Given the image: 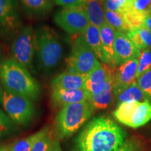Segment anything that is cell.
Here are the masks:
<instances>
[{"instance_id":"6da1fadb","label":"cell","mask_w":151,"mask_h":151,"mask_svg":"<svg viewBox=\"0 0 151 151\" xmlns=\"http://www.w3.org/2000/svg\"><path fill=\"white\" fill-rule=\"evenodd\" d=\"M125 134L110 118H93L74 141L73 151H116L124 142Z\"/></svg>"},{"instance_id":"7a4b0ae2","label":"cell","mask_w":151,"mask_h":151,"mask_svg":"<svg viewBox=\"0 0 151 151\" xmlns=\"http://www.w3.org/2000/svg\"><path fill=\"white\" fill-rule=\"evenodd\" d=\"M0 82L12 93L36 101L41 95V86L28 69L12 59L0 61Z\"/></svg>"},{"instance_id":"3957f363","label":"cell","mask_w":151,"mask_h":151,"mask_svg":"<svg viewBox=\"0 0 151 151\" xmlns=\"http://www.w3.org/2000/svg\"><path fill=\"white\" fill-rule=\"evenodd\" d=\"M36 55L41 70H53L61 61L63 47L59 37L52 28L41 25L35 30Z\"/></svg>"},{"instance_id":"277c9868","label":"cell","mask_w":151,"mask_h":151,"mask_svg":"<svg viewBox=\"0 0 151 151\" xmlns=\"http://www.w3.org/2000/svg\"><path fill=\"white\" fill-rule=\"evenodd\" d=\"M94 110L88 101L69 104L62 108L55 122L58 137L64 139L75 134L88 121Z\"/></svg>"},{"instance_id":"5b68a950","label":"cell","mask_w":151,"mask_h":151,"mask_svg":"<svg viewBox=\"0 0 151 151\" xmlns=\"http://www.w3.org/2000/svg\"><path fill=\"white\" fill-rule=\"evenodd\" d=\"M0 104L9 118L20 125H27L35 116V106L32 100L7 91L3 87L0 90Z\"/></svg>"},{"instance_id":"8992f818","label":"cell","mask_w":151,"mask_h":151,"mask_svg":"<svg viewBox=\"0 0 151 151\" xmlns=\"http://www.w3.org/2000/svg\"><path fill=\"white\" fill-rule=\"evenodd\" d=\"M99 62L97 56L88 46L82 35H78L73 41L70 54L67 58V71L88 75Z\"/></svg>"},{"instance_id":"52a82bcc","label":"cell","mask_w":151,"mask_h":151,"mask_svg":"<svg viewBox=\"0 0 151 151\" xmlns=\"http://www.w3.org/2000/svg\"><path fill=\"white\" fill-rule=\"evenodd\" d=\"M36 54L35 30L28 25L20 30L11 45V59L26 68L32 69Z\"/></svg>"},{"instance_id":"ba28073f","label":"cell","mask_w":151,"mask_h":151,"mask_svg":"<svg viewBox=\"0 0 151 151\" xmlns=\"http://www.w3.org/2000/svg\"><path fill=\"white\" fill-rule=\"evenodd\" d=\"M53 19L62 29L71 35H82L90 24L82 6L64 7L57 11Z\"/></svg>"},{"instance_id":"9c48e42d","label":"cell","mask_w":151,"mask_h":151,"mask_svg":"<svg viewBox=\"0 0 151 151\" xmlns=\"http://www.w3.org/2000/svg\"><path fill=\"white\" fill-rule=\"evenodd\" d=\"M114 52L116 67L120 66L129 60L137 59L141 55V51L132 43L127 34L120 32H116Z\"/></svg>"},{"instance_id":"30bf717a","label":"cell","mask_w":151,"mask_h":151,"mask_svg":"<svg viewBox=\"0 0 151 151\" xmlns=\"http://www.w3.org/2000/svg\"><path fill=\"white\" fill-rule=\"evenodd\" d=\"M139 65L138 59H133L124 62L116 69L113 86V95L116 96L122 90L135 82Z\"/></svg>"},{"instance_id":"8fae6325","label":"cell","mask_w":151,"mask_h":151,"mask_svg":"<svg viewBox=\"0 0 151 151\" xmlns=\"http://www.w3.org/2000/svg\"><path fill=\"white\" fill-rule=\"evenodd\" d=\"M90 94L84 88L75 90H52L51 101L54 106H64L76 103L88 101Z\"/></svg>"},{"instance_id":"7c38bea8","label":"cell","mask_w":151,"mask_h":151,"mask_svg":"<svg viewBox=\"0 0 151 151\" xmlns=\"http://www.w3.org/2000/svg\"><path fill=\"white\" fill-rule=\"evenodd\" d=\"M88 78V75H83L71 71H65L51 81L50 86L52 90L83 89Z\"/></svg>"},{"instance_id":"4fadbf2b","label":"cell","mask_w":151,"mask_h":151,"mask_svg":"<svg viewBox=\"0 0 151 151\" xmlns=\"http://www.w3.org/2000/svg\"><path fill=\"white\" fill-rule=\"evenodd\" d=\"M116 73V67L109 66L108 70V79L104 90L97 94H90L88 101L92 105L94 109H105L110 106L113 100V86Z\"/></svg>"},{"instance_id":"5bb4252c","label":"cell","mask_w":151,"mask_h":151,"mask_svg":"<svg viewBox=\"0 0 151 151\" xmlns=\"http://www.w3.org/2000/svg\"><path fill=\"white\" fill-rule=\"evenodd\" d=\"M109 67V65L99 62L88 75L84 89L90 94H99L104 90L108 79Z\"/></svg>"},{"instance_id":"9a60e30c","label":"cell","mask_w":151,"mask_h":151,"mask_svg":"<svg viewBox=\"0 0 151 151\" xmlns=\"http://www.w3.org/2000/svg\"><path fill=\"white\" fill-rule=\"evenodd\" d=\"M99 29L104 57L103 63L111 67H116L114 41L116 31L107 22L103 24Z\"/></svg>"},{"instance_id":"2e32d148","label":"cell","mask_w":151,"mask_h":151,"mask_svg":"<svg viewBox=\"0 0 151 151\" xmlns=\"http://www.w3.org/2000/svg\"><path fill=\"white\" fill-rule=\"evenodd\" d=\"M20 23L14 0H0V28L5 31L16 30Z\"/></svg>"},{"instance_id":"e0dca14e","label":"cell","mask_w":151,"mask_h":151,"mask_svg":"<svg viewBox=\"0 0 151 151\" xmlns=\"http://www.w3.org/2000/svg\"><path fill=\"white\" fill-rule=\"evenodd\" d=\"M90 24L101 27L106 23L103 1L99 0H86L82 5Z\"/></svg>"},{"instance_id":"ac0fdd59","label":"cell","mask_w":151,"mask_h":151,"mask_svg":"<svg viewBox=\"0 0 151 151\" xmlns=\"http://www.w3.org/2000/svg\"><path fill=\"white\" fill-rule=\"evenodd\" d=\"M81 35L88 46L91 48V50L94 52L98 59L103 62L104 57L102 48H101L99 27L92 24H90L84 33Z\"/></svg>"},{"instance_id":"d6986e66","label":"cell","mask_w":151,"mask_h":151,"mask_svg":"<svg viewBox=\"0 0 151 151\" xmlns=\"http://www.w3.org/2000/svg\"><path fill=\"white\" fill-rule=\"evenodd\" d=\"M117 104H120L124 102H130V101H143L148 100L143 92L139 88L137 81H135L133 83L122 90L118 94L114 96Z\"/></svg>"},{"instance_id":"ffe728a7","label":"cell","mask_w":151,"mask_h":151,"mask_svg":"<svg viewBox=\"0 0 151 151\" xmlns=\"http://www.w3.org/2000/svg\"><path fill=\"white\" fill-rule=\"evenodd\" d=\"M25 12L31 16H43L52 10L51 0H21Z\"/></svg>"},{"instance_id":"44dd1931","label":"cell","mask_w":151,"mask_h":151,"mask_svg":"<svg viewBox=\"0 0 151 151\" xmlns=\"http://www.w3.org/2000/svg\"><path fill=\"white\" fill-rule=\"evenodd\" d=\"M151 120V102L149 100L139 103L132 118L130 127L138 128Z\"/></svg>"},{"instance_id":"7402d4cb","label":"cell","mask_w":151,"mask_h":151,"mask_svg":"<svg viewBox=\"0 0 151 151\" xmlns=\"http://www.w3.org/2000/svg\"><path fill=\"white\" fill-rule=\"evenodd\" d=\"M49 128L48 126L43 127L40 131L36 132L29 137L16 141L6 147L8 151H31L32 148L38 139L42 136Z\"/></svg>"},{"instance_id":"603a6c76","label":"cell","mask_w":151,"mask_h":151,"mask_svg":"<svg viewBox=\"0 0 151 151\" xmlns=\"http://www.w3.org/2000/svg\"><path fill=\"white\" fill-rule=\"evenodd\" d=\"M105 15L106 22L110 24L116 32L127 34L130 31L129 27L126 23L122 14L105 10Z\"/></svg>"},{"instance_id":"cb8c5ba5","label":"cell","mask_w":151,"mask_h":151,"mask_svg":"<svg viewBox=\"0 0 151 151\" xmlns=\"http://www.w3.org/2000/svg\"><path fill=\"white\" fill-rule=\"evenodd\" d=\"M126 23L129 27L130 31L133 29H137L144 25L146 16L136 11L134 7L128 9L122 14Z\"/></svg>"},{"instance_id":"d4e9b609","label":"cell","mask_w":151,"mask_h":151,"mask_svg":"<svg viewBox=\"0 0 151 151\" xmlns=\"http://www.w3.org/2000/svg\"><path fill=\"white\" fill-rule=\"evenodd\" d=\"M15 129V122L0 109V138L10 135Z\"/></svg>"},{"instance_id":"484cf974","label":"cell","mask_w":151,"mask_h":151,"mask_svg":"<svg viewBox=\"0 0 151 151\" xmlns=\"http://www.w3.org/2000/svg\"><path fill=\"white\" fill-rule=\"evenodd\" d=\"M54 139H52L50 127L39 139H37L31 151H50Z\"/></svg>"},{"instance_id":"4316f807","label":"cell","mask_w":151,"mask_h":151,"mask_svg":"<svg viewBox=\"0 0 151 151\" xmlns=\"http://www.w3.org/2000/svg\"><path fill=\"white\" fill-rule=\"evenodd\" d=\"M149 70H151V49H146L141 52L137 72V79Z\"/></svg>"},{"instance_id":"83f0119b","label":"cell","mask_w":151,"mask_h":151,"mask_svg":"<svg viewBox=\"0 0 151 151\" xmlns=\"http://www.w3.org/2000/svg\"><path fill=\"white\" fill-rule=\"evenodd\" d=\"M137 80L139 88L151 102V70L143 73Z\"/></svg>"},{"instance_id":"f1b7e54d","label":"cell","mask_w":151,"mask_h":151,"mask_svg":"<svg viewBox=\"0 0 151 151\" xmlns=\"http://www.w3.org/2000/svg\"><path fill=\"white\" fill-rule=\"evenodd\" d=\"M104 7L106 11H113L118 14H123L128 9L134 6L124 5L123 4L119 2L117 0H104Z\"/></svg>"},{"instance_id":"f546056e","label":"cell","mask_w":151,"mask_h":151,"mask_svg":"<svg viewBox=\"0 0 151 151\" xmlns=\"http://www.w3.org/2000/svg\"><path fill=\"white\" fill-rule=\"evenodd\" d=\"M134 9L146 16H151V0H134Z\"/></svg>"},{"instance_id":"4dcf8cb0","label":"cell","mask_w":151,"mask_h":151,"mask_svg":"<svg viewBox=\"0 0 151 151\" xmlns=\"http://www.w3.org/2000/svg\"><path fill=\"white\" fill-rule=\"evenodd\" d=\"M127 35L129 38L130 41H132V43L134 45L136 48L139 50H140L141 52L148 49L146 48V45L143 43L140 35H139V29L131 30V31H129V32L127 33Z\"/></svg>"},{"instance_id":"1f68e13d","label":"cell","mask_w":151,"mask_h":151,"mask_svg":"<svg viewBox=\"0 0 151 151\" xmlns=\"http://www.w3.org/2000/svg\"><path fill=\"white\" fill-rule=\"evenodd\" d=\"M116 151H140V148L139 143L135 141L127 140Z\"/></svg>"},{"instance_id":"d6a6232c","label":"cell","mask_w":151,"mask_h":151,"mask_svg":"<svg viewBox=\"0 0 151 151\" xmlns=\"http://www.w3.org/2000/svg\"><path fill=\"white\" fill-rule=\"evenodd\" d=\"M141 39L148 49H151V32L146 27L143 26L139 29Z\"/></svg>"},{"instance_id":"836d02e7","label":"cell","mask_w":151,"mask_h":151,"mask_svg":"<svg viewBox=\"0 0 151 151\" xmlns=\"http://www.w3.org/2000/svg\"><path fill=\"white\" fill-rule=\"evenodd\" d=\"M57 5L63 7H72L81 6L86 0H52Z\"/></svg>"},{"instance_id":"e575fe53","label":"cell","mask_w":151,"mask_h":151,"mask_svg":"<svg viewBox=\"0 0 151 151\" xmlns=\"http://www.w3.org/2000/svg\"><path fill=\"white\" fill-rule=\"evenodd\" d=\"M50 151H62V149L60 148L59 141L58 140H54L52 143V146L51 147Z\"/></svg>"},{"instance_id":"d590c367","label":"cell","mask_w":151,"mask_h":151,"mask_svg":"<svg viewBox=\"0 0 151 151\" xmlns=\"http://www.w3.org/2000/svg\"><path fill=\"white\" fill-rule=\"evenodd\" d=\"M144 27H146L151 32V16H146L144 22Z\"/></svg>"},{"instance_id":"8d00e7d4","label":"cell","mask_w":151,"mask_h":151,"mask_svg":"<svg viewBox=\"0 0 151 151\" xmlns=\"http://www.w3.org/2000/svg\"><path fill=\"white\" fill-rule=\"evenodd\" d=\"M119 2L123 4L124 5L127 6H133L134 4V0H117Z\"/></svg>"},{"instance_id":"74e56055","label":"cell","mask_w":151,"mask_h":151,"mask_svg":"<svg viewBox=\"0 0 151 151\" xmlns=\"http://www.w3.org/2000/svg\"><path fill=\"white\" fill-rule=\"evenodd\" d=\"M0 151H7L6 147H0Z\"/></svg>"},{"instance_id":"f35d334b","label":"cell","mask_w":151,"mask_h":151,"mask_svg":"<svg viewBox=\"0 0 151 151\" xmlns=\"http://www.w3.org/2000/svg\"><path fill=\"white\" fill-rule=\"evenodd\" d=\"M1 88H2V86H1V84H0V90H1Z\"/></svg>"},{"instance_id":"ab89813d","label":"cell","mask_w":151,"mask_h":151,"mask_svg":"<svg viewBox=\"0 0 151 151\" xmlns=\"http://www.w3.org/2000/svg\"><path fill=\"white\" fill-rule=\"evenodd\" d=\"M0 57H1V49H0Z\"/></svg>"},{"instance_id":"60d3db41","label":"cell","mask_w":151,"mask_h":151,"mask_svg":"<svg viewBox=\"0 0 151 151\" xmlns=\"http://www.w3.org/2000/svg\"><path fill=\"white\" fill-rule=\"evenodd\" d=\"M99 1H103V2H104V0H99Z\"/></svg>"},{"instance_id":"b9f144b4","label":"cell","mask_w":151,"mask_h":151,"mask_svg":"<svg viewBox=\"0 0 151 151\" xmlns=\"http://www.w3.org/2000/svg\"><path fill=\"white\" fill-rule=\"evenodd\" d=\"M7 151H8V150H7Z\"/></svg>"}]
</instances>
